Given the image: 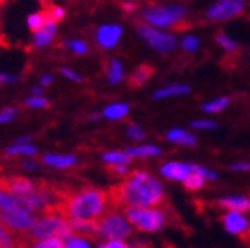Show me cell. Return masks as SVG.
<instances>
[{"label":"cell","mask_w":250,"mask_h":248,"mask_svg":"<svg viewBox=\"0 0 250 248\" xmlns=\"http://www.w3.org/2000/svg\"><path fill=\"white\" fill-rule=\"evenodd\" d=\"M131 227L130 220L126 218V215L121 213H105L98 220V239L105 241V239H126L131 236Z\"/></svg>","instance_id":"6"},{"label":"cell","mask_w":250,"mask_h":248,"mask_svg":"<svg viewBox=\"0 0 250 248\" xmlns=\"http://www.w3.org/2000/svg\"><path fill=\"white\" fill-rule=\"evenodd\" d=\"M121 7H123V11L128 13V15H131V13H135V11L139 9V5L135 4V2H121Z\"/></svg>","instance_id":"43"},{"label":"cell","mask_w":250,"mask_h":248,"mask_svg":"<svg viewBox=\"0 0 250 248\" xmlns=\"http://www.w3.org/2000/svg\"><path fill=\"white\" fill-rule=\"evenodd\" d=\"M108 174L112 176H126L128 174V163H106Z\"/></svg>","instance_id":"31"},{"label":"cell","mask_w":250,"mask_h":248,"mask_svg":"<svg viewBox=\"0 0 250 248\" xmlns=\"http://www.w3.org/2000/svg\"><path fill=\"white\" fill-rule=\"evenodd\" d=\"M38 153L34 145H30L29 142H16L15 145L5 149V154H23V156H34Z\"/></svg>","instance_id":"24"},{"label":"cell","mask_w":250,"mask_h":248,"mask_svg":"<svg viewBox=\"0 0 250 248\" xmlns=\"http://www.w3.org/2000/svg\"><path fill=\"white\" fill-rule=\"evenodd\" d=\"M100 247H103V248H126V247H130V245L126 243V239H105V241H101Z\"/></svg>","instance_id":"35"},{"label":"cell","mask_w":250,"mask_h":248,"mask_svg":"<svg viewBox=\"0 0 250 248\" xmlns=\"http://www.w3.org/2000/svg\"><path fill=\"white\" fill-rule=\"evenodd\" d=\"M21 245L20 241V236L15 238L13 234H11L9 227H5L4 224H0V248H9V247H18Z\"/></svg>","instance_id":"20"},{"label":"cell","mask_w":250,"mask_h":248,"mask_svg":"<svg viewBox=\"0 0 250 248\" xmlns=\"http://www.w3.org/2000/svg\"><path fill=\"white\" fill-rule=\"evenodd\" d=\"M44 20H46V11L32 13V15L27 18V25H29V29L32 30V32H36V30H38L39 27L44 23Z\"/></svg>","instance_id":"29"},{"label":"cell","mask_w":250,"mask_h":248,"mask_svg":"<svg viewBox=\"0 0 250 248\" xmlns=\"http://www.w3.org/2000/svg\"><path fill=\"white\" fill-rule=\"evenodd\" d=\"M110 209L117 207H158L165 202V191L162 183L144 170L126 174L121 185L112 186L106 191Z\"/></svg>","instance_id":"1"},{"label":"cell","mask_w":250,"mask_h":248,"mask_svg":"<svg viewBox=\"0 0 250 248\" xmlns=\"http://www.w3.org/2000/svg\"><path fill=\"white\" fill-rule=\"evenodd\" d=\"M108 211L112 209L106 191H101L98 188H82L78 191L67 190L57 206L48 207L43 213H61L67 220L75 218L98 222Z\"/></svg>","instance_id":"2"},{"label":"cell","mask_w":250,"mask_h":248,"mask_svg":"<svg viewBox=\"0 0 250 248\" xmlns=\"http://www.w3.org/2000/svg\"><path fill=\"white\" fill-rule=\"evenodd\" d=\"M15 115H16V110L15 108H5V110H2V112H0V124L13 121V119H15Z\"/></svg>","instance_id":"39"},{"label":"cell","mask_w":250,"mask_h":248,"mask_svg":"<svg viewBox=\"0 0 250 248\" xmlns=\"http://www.w3.org/2000/svg\"><path fill=\"white\" fill-rule=\"evenodd\" d=\"M126 153L130 154V158H144V156H160L162 151L154 145H142V147H130Z\"/></svg>","instance_id":"22"},{"label":"cell","mask_w":250,"mask_h":248,"mask_svg":"<svg viewBox=\"0 0 250 248\" xmlns=\"http://www.w3.org/2000/svg\"><path fill=\"white\" fill-rule=\"evenodd\" d=\"M50 83H52V77H50V75H46V77L41 78V85H43V87L50 85Z\"/></svg>","instance_id":"46"},{"label":"cell","mask_w":250,"mask_h":248,"mask_svg":"<svg viewBox=\"0 0 250 248\" xmlns=\"http://www.w3.org/2000/svg\"><path fill=\"white\" fill-rule=\"evenodd\" d=\"M55 32H57V21L50 18L48 13H46L44 23L34 32V46H38V48L48 46L53 41V38H55Z\"/></svg>","instance_id":"12"},{"label":"cell","mask_w":250,"mask_h":248,"mask_svg":"<svg viewBox=\"0 0 250 248\" xmlns=\"http://www.w3.org/2000/svg\"><path fill=\"white\" fill-rule=\"evenodd\" d=\"M121 36H123V29L119 25H103L96 32V43L101 48H114L119 43Z\"/></svg>","instance_id":"13"},{"label":"cell","mask_w":250,"mask_h":248,"mask_svg":"<svg viewBox=\"0 0 250 248\" xmlns=\"http://www.w3.org/2000/svg\"><path fill=\"white\" fill-rule=\"evenodd\" d=\"M61 73H62L64 77L69 78V80H75V82H82V77H78L77 73L73 71V69H69V67H62L61 69Z\"/></svg>","instance_id":"42"},{"label":"cell","mask_w":250,"mask_h":248,"mask_svg":"<svg viewBox=\"0 0 250 248\" xmlns=\"http://www.w3.org/2000/svg\"><path fill=\"white\" fill-rule=\"evenodd\" d=\"M245 11V0H218L211 9L208 11V18L213 21H224L234 16H240Z\"/></svg>","instance_id":"9"},{"label":"cell","mask_w":250,"mask_h":248,"mask_svg":"<svg viewBox=\"0 0 250 248\" xmlns=\"http://www.w3.org/2000/svg\"><path fill=\"white\" fill-rule=\"evenodd\" d=\"M153 73H154V67L151 66V64H140V66L130 75V78H128V85H130V87L144 85L146 82L151 78V75H153Z\"/></svg>","instance_id":"15"},{"label":"cell","mask_w":250,"mask_h":248,"mask_svg":"<svg viewBox=\"0 0 250 248\" xmlns=\"http://www.w3.org/2000/svg\"><path fill=\"white\" fill-rule=\"evenodd\" d=\"M137 30L140 32V36L154 48V50H158L162 53H168L172 52L174 48H176V38H174L172 34H165V32H158V30L154 29L153 25H147L144 23L137 25Z\"/></svg>","instance_id":"8"},{"label":"cell","mask_w":250,"mask_h":248,"mask_svg":"<svg viewBox=\"0 0 250 248\" xmlns=\"http://www.w3.org/2000/svg\"><path fill=\"white\" fill-rule=\"evenodd\" d=\"M128 112H130V106L128 105H125V103H114V105L106 106L103 115H105L106 119H123Z\"/></svg>","instance_id":"21"},{"label":"cell","mask_w":250,"mask_h":248,"mask_svg":"<svg viewBox=\"0 0 250 248\" xmlns=\"http://www.w3.org/2000/svg\"><path fill=\"white\" fill-rule=\"evenodd\" d=\"M167 140L168 142L179 144V145H188V147H192V145L197 144V139L192 133L185 131V129H172V131H168Z\"/></svg>","instance_id":"18"},{"label":"cell","mask_w":250,"mask_h":248,"mask_svg":"<svg viewBox=\"0 0 250 248\" xmlns=\"http://www.w3.org/2000/svg\"><path fill=\"white\" fill-rule=\"evenodd\" d=\"M190 168H192V170H195V172H199V174H202V176L206 177V179H213V181H215V179L218 177L213 170H208V168L199 167V165H190Z\"/></svg>","instance_id":"38"},{"label":"cell","mask_w":250,"mask_h":248,"mask_svg":"<svg viewBox=\"0 0 250 248\" xmlns=\"http://www.w3.org/2000/svg\"><path fill=\"white\" fill-rule=\"evenodd\" d=\"M183 50H187V52H195L199 48V39L197 38H193V36H187V38L183 39Z\"/></svg>","instance_id":"36"},{"label":"cell","mask_w":250,"mask_h":248,"mask_svg":"<svg viewBox=\"0 0 250 248\" xmlns=\"http://www.w3.org/2000/svg\"><path fill=\"white\" fill-rule=\"evenodd\" d=\"M192 172L190 165H185V163L179 162H168L162 167V174L168 179H174V181H185V177Z\"/></svg>","instance_id":"14"},{"label":"cell","mask_w":250,"mask_h":248,"mask_svg":"<svg viewBox=\"0 0 250 248\" xmlns=\"http://www.w3.org/2000/svg\"><path fill=\"white\" fill-rule=\"evenodd\" d=\"M2 2H4V0H0V4H2Z\"/></svg>","instance_id":"48"},{"label":"cell","mask_w":250,"mask_h":248,"mask_svg":"<svg viewBox=\"0 0 250 248\" xmlns=\"http://www.w3.org/2000/svg\"><path fill=\"white\" fill-rule=\"evenodd\" d=\"M34 247H38V248H62V247H66V241H64L62 238L52 236V238H44V239L36 241Z\"/></svg>","instance_id":"26"},{"label":"cell","mask_w":250,"mask_h":248,"mask_svg":"<svg viewBox=\"0 0 250 248\" xmlns=\"http://www.w3.org/2000/svg\"><path fill=\"white\" fill-rule=\"evenodd\" d=\"M25 105L30 106V108H46V106H50V101L41 98V96H32L25 101Z\"/></svg>","instance_id":"32"},{"label":"cell","mask_w":250,"mask_h":248,"mask_svg":"<svg viewBox=\"0 0 250 248\" xmlns=\"http://www.w3.org/2000/svg\"><path fill=\"white\" fill-rule=\"evenodd\" d=\"M187 9L181 5H147L142 9V20L153 27H178L185 21Z\"/></svg>","instance_id":"5"},{"label":"cell","mask_w":250,"mask_h":248,"mask_svg":"<svg viewBox=\"0 0 250 248\" xmlns=\"http://www.w3.org/2000/svg\"><path fill=\"white\" fill-rule=\"evenodd\" d=\"M217 41L220 43L222 48H226L227 52H236V50H238V44H236L231 38H227L226 34H218V36H217Z\"/></svg>","instance_id":"33"},{"label":"cell","mask_w":250,"mask_h":248,"mask_svg":"<svg viewBox=\"0 0 250 248\" xmlns=\"http://www.w3.org/2000/svg\"><path fill=\"white\" fill-rule=\"evenodd\" d=\"M192 128H197V129H211V128H217V124L213 123V121H193V123H192Z\"/></svg>","instance_id":"41"},{"label":"cell","mask_w":250,"mask_h":248,"mask_svg":"<svg viewBox=\"0 0 250 248\" xmlns=\"http://www.w3.org/2000/svg\"><path fill=\"white\" fill-rule=\"evenodd\" d=\"M227 105H229V98H218V100L211 101V103H206V105L202 106V110H204V112H209V114H218V112H222Z\"/></svg>","instance_id":"28"},{"label":"cell","mask_w":250,"mask_h":248,"mask_svg":"<svg viewBox=\"0 0 250 248\" xmlns=\"http://www.w3.org/2000/svg\"><path fill=\"white\" fill-rule=\"evenodd\" d=\"M36 188H38V183L30 181L27 177H21V176L0 177V190L7 191V193H13V195H16V197L29 195Z\"/></svg>","instance_id":"10"},{"label":"cell","mask_w":250,"mask_h":248,"mask_svg":"<svg viewBox=\"0 0 250 248\" xmlns=\"http://www.w3.org/2000/svg\"><path fill=\"white\" fill-rule=\"evenodd\" d=\"M43 162L55 168H69L73 165H77L78 160L75 156H69V154H44Z\"/></svg>","instance_id":"16"},{"label":"cell","mask_w":250,"mask_h":248,"mask_svg":"<svg viewBox=\"0 0 250 248\" xmlns=\"http://www.w3.org/2000/svg\"><path fill=\"white\" fill-rule=\"evenodd\" d=\"M204 181H206V177L199 174V172L192 170L185 177V186H187V190H201L202 186H204Z\"/></svg>","instance_id":"25"},{"label":"cell","mask_w":250,"mask_h":248,"mask_svg":"<svg viewBox=\"0 0 250 248\" xmlns=\"http://www.w3.org/2000/svg\"><path fill=\"white\" fill-rule=\"evenodd\" d=\"M16 78L11 77V75H4V73H0V83H11V82H15Z\"/></svg>","instance_id":"45"},{"label":"cell","mask_w":250,"mask_h":248,"mask_svg":"<svg viewBox=\"0 0 250 248\" xmlns=\"http://www.w3.org/2000/svg\"><path fill=\"white\" fill-rule=\"evenodd\" d=\"M103 162L105 163H130V154L119 153V151H112V153L103 154Z\"/></svg>","instance_id":"27"},{"label":"cell","mask_w":250,"mask_h":248,"mask_svg":"<svg viewBox=\"0 0 250 248\" xmlns=\"http://www.w3.org/2000/svg\"><path fill=\"white\" fill-rule=\"evenodd\" d=\"M229 168L231 170H250V163H234Z\"/></svg>","instance_id":"44"},{"label":"cell","mask_w":250,"mask_h":248,"mask_svg":"<svg viewBox=\"0 0 250 248\" xmlns=\"http://www.w3.org/2000/svg\"><path fill=\"white\" fill-rule=\"evenodd\" d=\"M67 248H89L91 247V239L82 238V236H73L66 241Z\"/></svg>","instance_id":"30"},{"label":"cell","mask_w":250,"mask_h":248,"mask_svg":"<svg viewBox=\"0 0 250 248\" xmlns=\"http://www.w3.org/2000/svg\"><path fill=\"white\" fill-rule=\"evenodd\" d=\"M125 215L142 232H158L167 224V213L160 207H126Z\"/></svg>","instance_id":"4"},{"label":"cell","mask_w":250,"mask_h":248,"mask_svg":"<svg viewBox=\"0 0 250 248\" xmlns=\"http://www.w3.org/2000/svg\"><path fill=\"white\" fill-rule=\"evenodd\" d=\"M38 216L32 211L23 209V207H15V209H0V224L9 227L11 230L21 234L27 232L34 225Z\"/></svg>","instance_id":"7"},{"label":"cell","mask_w":250,"mask_h":248,"mask_svg":"<svg viewBox=\"0 0 250 248\" xmlns=\"http://www.w3.org/2000/svg\"><path fill=\"white\" fill-rule=\"evenodd\" d=\"M105 71H106V77H108V82L110 83H119L123 80V66H121V62L117 59H108L105 64Z\"/></svg>","instance_id":"19"},{"label":"cell","mask_w":250,"mask_h":248,"mask_svg":"<svg viewBox=\"0 0 250 248\" xmlns=\"http://www.w3.org/2000/svg\"><path fill=\"white\" fill-rule=\"evenodd\" d=\"M222 224H224V227H226L227 232L236 234V236H241V238H243L250 229L249 220H247L245 216H243V213H240V211H229L227 215H224Z\"/></svg>","instance_id":"11"},{"label":"cell","mask_w":250,"mask_h":248,"mask_svg":"<svg viewBox=\"0 0 250 248\" xmlns=\"http://www.w3.org/2000/svg\"><path fill=\"white\" fill-rule=\"evenodd\" d=\"M41 91H43V89H39V87H36V89H32V94H34V96H39V94H41Z\"/></svg>","instance_id":"47"},{"label":"cell","mask_w":250,"mask_h":248,"mask_svg":"<svg viewBox=\"0 0 250 248\" xmlns=\"http://www.w3.org/2000/svg\"><path fill=\"white\" fill-rule=\"evenodd\" d=\"M218 206L229 211L247 213V211H250V199H247V197H226V199L218 201Z\"/></svg>","instance_id":"17"},{"label":"cell","mask_w":250,"mask_h":248,"mask_svg":"<svg viewBox=\"0 0 250 248\" xmlns=\"http://www.w3.org/2000/svg\"><path fill=\"white\" fill-rule=\"evenodd\" d=\"M46 13H48V16L52 20H55V21H61V20L66 16V11L62 9V7H59V5H46Z\"/></svg>","instance_id":"34"},{"label":"cell","mask_w":250,"mask_h":248,"mask_svg":"<svg viewBox=\"0 0 250 248\" xmlns=\"http://www.w3.org/2000/svg\"><path fill=\"white\" fill-rule=\"evenodd\" d=\"M67 46L71 48L75 53H78V55H83V53H87V44L83 43V41H69V43H67Z\"/></svg>","instance_id":"37"},{"label":"cell","mask_w":250,"mask_h":248,"mask_svg":"<svg viewBox=\"0 0 250 248\" xmlns=\"http://www.w3.org/2000/svg\"><path fill=\"white\" fill-rule=\"evenodd\" d=\"M52 236H57V238H62L64 241H67V239L77 236V234L73 232L67 218L61 215V213H43V216L36 220L27 232H21L20 241H21V245H34L39 239L52 238Z\"/></svg>","instance_id":"3"},{"label":"cell","mask_w":250,"mask_h":248,"mask_svg":"<svg viewBox=\"0 0 250 248\" xmlns=\"http://www.w3.org/2000/svg\"><path fill=\"white\" fill-rule=\"evenodd\" d=\"M187 92H190V87H187V85H170V87H164V89H160V91L154 94V98H156V100H164V98L187 94Z\"/></svg>","instance_id":"23"},{"label":"cell","mask_w":250,"mask_h":248,"mask_svg":"<svg viewBox=\"0 0 250 248\" xmlns=\"http://www.w3.org/2000/svg\"><path fill=\"white\" fill-rule=\"evenodd\" d=\"M128 135H130L133 140H140L144 139V131H142V128H139V126H135V124H130V128H128Z\"/></svg>","instance_id":"40"}]
</instances>
